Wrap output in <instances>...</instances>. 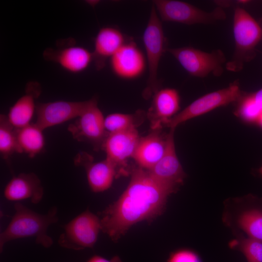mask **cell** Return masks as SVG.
I'll return each mask as SVG.
<instances>
[{"mask_svg":"<svg viewBox=\"0 0 262 262\" xmlns=\"http://www.w3.org/2000/svg\"><path fill=\"white\" fill-rule=\"evenodd\" d=\"M63 229L58 239L61 246L75 250L91 248L101 230L100 219L87 209L66 224Z\"/></svg>","mask_w":262,"mask_h":262,"instance_id":"obj_7","label":"cell"},{"mask_svg":"<svg viewBox=\"0 0 262 262\" xmlns=\"http://www.w3.org/2000/svg\"><path fill=\"white\" fill-rule=\"evenodd\" d=\"M111 69L118 77L133 80L144 72L147 61L144 53L133 41L126 42L110 59Z\"/></svg>","mask_w":262,"mask_h":262,"instance_id":"obj_13","label":"cell"},{"mask_svg":"<svg viewBox=\"0 0 262 262\" xmlns=\"http://www.w3.org/2000/svg\"><path fill=\"white\" fill-rule=\"evenodd\" d=\"M147 117L144 111L138 110L131 114L114 113L104 118V126L109 133L136 129Z\"/></svg>","mask_w":262,"mask_h":262,"instance_id":"obj_22","label":"cell"},{"mask_svg":"<svg viewBox=\"0 0 262 262\" xmlns=\"http://www.w3.org/2000/svg\"><path fill=\"white\" fill-rule=\"evenodd\" d=\"M90 99L82 101L57 100L36 105L35 124L44 129L77 118L88 106Z\"/></svg>","mask_w":262,"mask_h":262,"instance_id":"obj_10","label":"cell"},{"mask_svg":"<svg viewBox=\"0 0 262 262\" xmlns=\"http://www.w3.org/2000/svg\"><path fill=\"white\" fill-rule=\"evenodd\" d=\"M238 227L247 237L262 241V208L253 207L241 213L237 219Z\"/></svg>","mask_w":262,"mask_h":262,"instance_id":"obj_23","label":"cell"},{"mask_svg":"<svg viewBox=\"0 0 262 262\" xmlns=\"http://www.w3.org/2000/svg\"><path fill=\"white\" fill-rule=\"evenodd\" d=\"M170 53L190 75L203 78L210 74L220 76L223 72L226 58L220 49L210 52L191 47L167 48Z\"/></svg>","mask_w":262,"mask_h":262,"instance_id":"obj_6","label":"cell"},{"mask_svg":"<svg viewBox=\"0 0 262 262\" xmlns=\"http://www.w3.org/2000/svg\"><path fill=\"white\" fill-rule=\"evenodd\" d=\"M161 129L152 130L149 134L140 137L133 156L138 166L148 170L163 157L166 147L167 134L163 133Z\"/></svg>","mask_w":262,"mask_h":262,"instance_id":"obj_17","label":"cell"},{"mask_svg":"<svg viewBox=\"0 0 262 262\" xmlns=\"http://www.w3.org/2000/svg\"><path fill=\"white\" fill-rule=\"evenodd\" d=\"M233 33L235 42L231 59L226 64L228 70L239 72L246 63L256 56V48L262 40V29L260 23L245 9L237 7L234 9Z\"/></svg>","mask_w":262,"mask_h":262,"instance_id":"obj_3","label":"cell"},{"mask_svg":"<svg viewBox=\"0 0 262 262\" xmlns=\"http://www.w3.org/2000/svg\"><path fill=\"white\" fill-rule=\"evenodd\" d=\"M21 153L17 143L16 129L9 122L7 116L0 115V153L7 159L14 153Z\"/></svg>","mask_w":262,"mask_h":262,"instance_id":"obj_24","label":"cell"},{"mask_svg":"<svg viewBox=\"0 0 262 262\" xmlns=\"http://www.w3.org/2000/svg\"><path fill=\"white\" fill-rule=\"evenodd\" d=\"M175 129H170L167 136L165 151L161 159L147 170L157 182L177 190L185 178V174L177 156L174 138Z\"/></svg>","mask_w":262,"mask_h":262,"instance_id":"obj_11","label":"cell"},{"mask_svg":"<svg viewBox=\"0 0 262 262\" xmlns=\"http://www.w3.org/2000/svg\"><path fill=\"white\" fill-rule=\"evenodd\" d=\"M40 93L41 87L38 83L31 82L27 84L25 94L10 107L7 116L14 128L20 129L31 124L36 111L35 99Z\"/></svg>","mask_w":262,"mask_h":262,"instance_id":"obj_20","label":"cell"},{"mask_svg":"<svg viewBox=\"0 0 262 262\" xmlns=\"http://www.w3.org/2000/svg\"><path fill=\"white\" fill-rule=\"evenodd\" d=\"M86 262H122L118 256H114L111 259H107L99 255H94L90 257Z\"/></svg>","mask_w":262,"mask_h":262,"instance_id":"obj_28","label":"cell"},{"mask_svg":"<svg viewBox=\"0 0 262 262\" xmlns=\"http://www.w3.org/2000/svg\"><path fill=\"white\" fill-rule=\"evenodd\" d=\"M123 34L117 29L105 27L100 29L94 40L93 61L96 68L100 70L125 43Z\"/></svg>","mask_w":262,"mask_h":262,"instance_id":"obj_19","label":"cell"},{"mask_svg":"<svg viewBox=\"0 0 262 262\" xmlns=\"http://www.w3.org/2000/svg\"><path fill=\"white\" fill-rule=\"evenodd\" d=\"M44 56L65 70L75 74L85 70L93 61V53L81 46H70L57 50L48 49Z\"/></svg>","mask_w":262,"mask_h":262,"instance_id":"obj_18","label":"cell"},{"mask_svg":"<svg viewBox=\"0 0 262 262\" xmlns=\"http://www.w3.org/2000/svg\"><path fill=\"white\" fill-rule=\"evenodd\" d=\"M259 172L260 173V174L262 175V166L260 168L259 170Z\"/></svg>","mask_w":262,"mask_h":262,"instance_id":"obj_30","label":"cell"},{"mask_svg":"<svg viewBox=\"0 0 262 262\" xmlns=\"http://www.w3.org/2000/svg\"><path fill=\"white\" fill-rule=\"evenodd\" d=\"M240 240L238 248L247 262H262V241L248 237Z\"/></svg>","mask_w":262,"mask_h":262,"instance_id":"obj_25","label":"cell"},{"mask_svg":"<svg viewBox=\"0 0 262 262\" xmlns=\"http://www.w3.org/2000/svg\"><path fill=\"white\" fill-rule=\"evenodd\" d=\"M167 262H202L198 255L188 248L179 249L172 252Z\"/></svg>","mask_w":262,"mask_h":262,"instance_id":"obj_26","label":"cell"},{"mask_svg":"<svg viewBox=\"0 0 262 262\" xmlns=\"http://www.w3.org/2000/svg\"><path fill=\"white\" fill-rule=\"evenodd\" d=\"M125 190L101 213V231L116 241L133 225L157 217L164 209L175 189L157 182L139 166L131 172Z\"/></svg>","mask_w":262,"mask_h":262,"instance_id":"obj_1","label":"cell"},{"mask_svg":"<svg viewBox=\"0 0 262 262\" xmlns=\"http://www.w3.org/2000/svg\"><path fill=\"white\" fill-rule=\"evenodd\" d=\"M140 137L136 129L109 133L102 146L106 158L119 169L121 174L126 173L123 169L127 167L128 160L132 158Z\"/></svg>","mask_w":262,"mask_h":262,"instance_id":"obj_12","label":"cell"},{"mask_svg":"<svg viewBox=\"0 0 262 262\" xmlns=\"http://www.w3.org/2000/svg\"><path fill=\"white\" fill-rule=\"evenodd\" d=\"M161 21L153 5L143 35L148 69L147 86L143 92V96L146 98H149L158 90L159 65L163 53L167 49V41Z\"/></svg>","mask_w":262,"mask_h":262,"instance_id":"obj_4","label":"cell"},{"mask_svg":"<svg viewBox=\"0 0 262 262\" xmlns=\"http://www.w3.org/2000/svg\"><path fill=\"white\" fill-rule=\"evenodd\" d=\"M43 131L35 123L16 129L21 153H25L30 158H33L43 150L45 142Z\"/></svg>","mask_w":262,"mask_h":262,"instance_id":"obj_21","label":"cell"},{"mask_svg":"<svg viewBox=\"0 0 262 262\" xmlns=\"http://www.w3.org/2000/svg\"><path fill=\"white\" fill-rule=\"evenodd\" d=\"M248 95L256 107L262 113V88Z\"/></svg>","mask_w":262,"mask_h":262,"instance_id":"obj_27","label":"cell"},{"mask_svg":"<svg viewBox=\"0 0 262 262\" xmlns=\"http://www.w3.org/2000/svg\"><path fill=\"white\" fill-rule=\"evenodd\" d=\"M67 129L76 140L90 144L96 151L102 149L109 133L105 128L104 118L96 98L90 99L87 108Z\"/></svg>","mask_w":262,"mask_h":262,"instance_id":"obj_8","label":"cell"},{"mask_svg":"<svg viewBox=\"0 0 262 262\" xmlns=\"http://www.w3.org/2000/svg\"><path fill=\"white\" fill-rule=\"evenodd\" d=\"M14 209L15 213L10 222L0 234V252L7 242L29 237H33L37 244L50 247L53 240L47 234V229L58 220L57 207H51L45 214L35 212L20 202L15 203Z\"/></svg>","mask_w":262,"mask_h":262,"instance_id":"obj_2","label":"cell"},{"mask_svg":"<svg viewBox=\"0 0 262 262\" xmlns=\"http://www.w3.org/2000/svg\"><path fill=\"white\" fill-rule=\"evenodd\" d=\"M74 163L76 166L85 168L89 186L95 193L108 189L115 177L118 176L116 167L107 159L94 163L92 156L84 152L77 154Z\"/></svg>","mask_w":262,"mask_h":262,"instance_id":"obj_14","label":"cell"},{"mask_svg":"<svg viewBox=\"0 0 262 262\" xmlns=\"http://www.w3.org/2000/svg\"><path fill=\"white\" fill-rule=\"evenodd\" d=\"M257 123H258L261 127H262V114L260 115Z\"/></svg>","mask_w":262,"mask_h":262,"instance_id":"obj_29","label":"cell"},{"mask_svg":"<svg viewBox=\"0 0 262 262\" xmlns=\"http://www.w3.org/2000/svg\"><path fill=\"white\" fill-rule=\"evenodd\" d=\"M259 23H260V25L261 26L262 29V21H261V22H259Z\"/></svg>","mask_w":262,"mask_h":262,"instance_id":"obj_31","label":"cell"},{"mask_svg":"<svg viewBox=\"0 0 262 262\" xmlns=\"http://www.w3.org/2000/svg\"><path fill=\"white\" fill-rule=\"evenodd\" d=\"M153 3L161 21L191 25L212 24L226 17L225 11L220 6L207 12L180 0H155Z\"/></svg>","mask_w":262,"mask_h":262,"instance_id":"obj_5","label":"cell"},{"mask_svg":"<svg viewBox=\"0 0 262 262\" xmlns=\"http://www.w3.org/2000/svg\"><path fill=\"white\" fill-rule=\"evenodd\" d=\"M241 92L238 81L228 87L206 94L194 100L181 112L171 118L165 126L170 129L196 116L206 114L215 108L236 102Z\"/></svg>","mask_w":262,"mask_h":262,"instance_id":"obj_9","label":"cell"},{"mask_svg":"<svg viewBox=\"0 0 262 262\" xmlns=\"http://www.w3.org/2000/svg\"><path fill=\"white\" fill-rule=\"evenodd\" d=\"M4 197L8 200L20 202L29 200L33 204L39 203L44 189L38 177L34 173H20L14 176L4 189Z\"/></svg>","mask_w":262,"mask_h":262,"instance_id":"obj_16","label":"cell"},{"mask_svg":"<svg viewBox=\"0 0 262 262\" xmlns=\"http://www.w3.org/2000/svg\"><path fill=\"white\" fill-rule=\"evenodd\" d=\"M180 104V96L175 89L166 88L156 91L153 94L151 105L147 113L151 129H162L177 114Z\"/></svg>","mask_w":262,"mask_h":262,"instance_id":"obj_15","label":"cell"}]
</instances>
